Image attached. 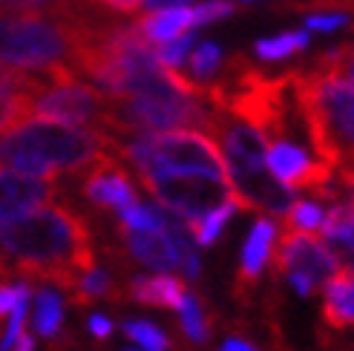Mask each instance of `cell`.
Returning <instances> with one entry per match:
<instances>
[{"mask_svg":"<svg viewBox=\"0 0 354 351\" xmlns=\"http://www.w3.org/2000/svg\"><path fill=\"white\" fill-rule=\"evenodd\" d=\"M190 0H145V9H150V12H158V9H173V6H187Z\"/></svg>","mask_w":354,"mask_h":351,"instance_id":"cell-32","label":"cell"},{"mask_svg":"<svg viewBox=\"0 0 354 351\" xmlns=\"http://www.w3.org/2000/svg\"><path fill=\"white\" fill-rule=\"evenodd\" d=\"M118 155L130 159L138 176H167V173H196L227 182L225 162L216 144L196 130H167L145 133L118 142Z\"/></svg>","mask_w":354,"mask_h":351,"instance_id":"cell-5","label":"cell"},{"mask_svg":"<svg viewBox=\"0 0 354 351\" xmlns=\"http://www.w3.org/2000/svg\"><path fill=\"white\" fill-rule=\"evenodd\" d=\"M193 32H185L182 38H176V41H167V44H162L156 49V58L162 61L167 69H179L185 61H187V55H190V46H193Z\"/></svg>","mask_w":354,"mask_h":351,"instance_id":"cell-25","label":"cell"},{"mask_svg":"<svg viewBox=\"0 0 354 351\" xmlns=\"http://www.w3.org/2000/svg\"><path fill=\"white\" fill-rule=\"evenodd\" d=\"M286 214H288L286 219H288V225L294 227V231L311 234V231H317V227H320L326 210L317 205V202H291V207L286 210Z\"/></svg>","mask_w":354,"mask_h":351,"instance_id":"cell-22","label":"cell"},{"mask_svg":"<svg viewBox=\"0 0 354 351\" xmlns=\"http://www.w3.org/2000/svg\"><path fill=\"white\" fill-rule=\"evenodd\" d=\"M29 283H21V285H6V283H0V317L3 314H12L15 305H21L29 300Z\"/></svg>","mask_w":354,"mask_h":351,"instance_id":"cell-29","label":"cell"},{"mask_svg":"<svg viewBox=\"0 0 354 351\" xmlns=\"http://www.w3.org/2000/svg\"><path fill=\"white\" fill-rule=\"evenodd\" d=\"M121 236L127 239L130 254L138 262H145V265L162 271V274L179 268V265H176L170 242H167V236L162 231H127V227H121Z\"/></svg>","mask_w":354,"mask_h":351,"instance_id":"cell-12","label":"cell"},{"mask_svg":"<svg viewBox=\"0 0 354 351\" xmlns=\"http://www.w3.org/2000/svg\"><path fill=\"white\" fill-rule=\"evenodd\" d=\"M138 179L158 205H165L167 214L179 216L182 222L202 219L210 210L234 202L231 184L210 179V176L167 173V176H138Z\"/></svg>","mask_w":354,"mask_h":351,"instance_id":"cell-7","label":"cell"},{"mask_svg":"<svg viewBox=\"0 0 354 351\" xmlns=\"http://www.w3.org/2000/svg\"><path fill=\"white\" fill-rule=\"evenodd\" d=\"M118 216H121V227H127V231H162L165 225V210L138 202L118 210Z\"/></svg>","mask_w":354,"mask_h":351,"instance_id":"cell-20","label":"cell"},{"mask_svg":"<svg viewBox=\"0 0 354 351\" xmlns=\"http://www.w3.org/2000/svg\"><path fill=\"white\" fill-rule=\"evenodd\" d=\"M268 259L274 262V274L291 279L299 294H314L317 285H326L343 268L320 236L303 231L282 234L279 242H274Z\"/></svg>","mask_w":354,"mask_h":351,"instance_id":"cell-8","label":"cell"},{"mask_svg":"<svg viewBox=\"0 0 354 351\" xmlns=\"http://www.w3.org/2000/svg\"><path fill=\"white\" fill-rule=\"evenodd\" d=\"M291 84L317 162L346 170L351 164V44L291 73Z\"/></svg>","mask_w":354,"mask_h":351,"instance_id":"cell-2","label":"cell"},{"mask_svg":"<svg viewBox=\"0 0 354 351\" xmlns=\"http://www.w3.org/2000/svg\"><path fill=\"white\" fill-rule=\"evenodd\" d=\"M64 323V308H61V296L55 291H38V311H35V328L44 337H55Z\"/></svg>","mask_w":354,"mask_h":351,"instance_id":"cell-19","label":"cell"},{"mask_svg":"<svg viewBox=\"0 0 354 351\" xmlns=\"http://www.w3.org/2000/svg\"><path fill=\"white\" fill-rule=\"evenodd\" d=\"M308 46V32L303 29H294V32H282L277 38H265V41H257L254 52L259 61H286L297 52H303Z\"/></svg>","mask_w":354,"mask_h":351,"instance_id":"cell-17","label":"cell"},{"mask_svg":"<svg viewBox=\"0 0 354 351\" xmlns=\"http://www.w3.org/2000/svg\"><path fill=\"white\" fill-rule=\"evenodd\" d=\"M346 23H348L346 12H314L306 17V26L311 32H334V29H343Z\"/></svg>","mask_w":354,"mask_h":351,"instance_id":"cell-28","label":"cell"},{"mask_svg":"<svg viewBox=\"0 0 354 351\" xmlns=\"http://www.w3.org/2000/svg\"><path fill=\"white\" fill-rule=\"evenodd\" d=\"M179 311H182V325H185V331H187V337H190V340H196V343L207 340V323H205V314H202L199 303L193 300L190 294H185V300H182Z\"/></svg>","mask_w":354,"mask_h":351,"instance_id":"cell-23","label":"cell"},{"mask_svg":"<svg viewBox=\"0 0 354 351\" xmlns=\"http://www.w3.org/2000/svg\"><path fill=\"white\" fill-rule=\"evenodd\" d=\"M55 184L49 179H35V176L0 167V225L12 222L29 210L49 205L55 199Z\"/></svg>","mask_w":354,"mask_h":351,"instance_id":"cell-10","label":"cell"},{"mask_svg":"<svg viewBox=\"0 0 354 351\" xmlns=\"http://www.w3.org/2000/svg\"><path fill=\"white\" fill-rule=\"evenodd\" d=\"M130 296L136 303H145V305H162V308L179 311V305L185 300V283L179 276H170V274L141 276L130 285Z\"/></svg>","mask_w":354,"mask_h":351,"instance_id":"cell-15","label":"cell"},{"mask_svg":"<svg viewBox=\"0 0 354 351\" xmlns=\"http://www.w3.org/2000/svg\"><path fill=\"white\" fill-rule=\"evenodd\" d=\"M29 101L26 95H3L0 98V133L12 130L15 124H21L24 118H29Z\"/></svg>","mask_w":354,"mask_h":351,"instance_id":"cell-26","label":"cell"},{"mask_svg":"<svg viewBox=\"0 0 354 351\" xmlns=\"http://www.w3.org/2000/svg\"><path fill=\"white\" fill-rule=\"evenodd\" d=\"M127 337H133L145 351H167L165 331H158L153 323H124Z\"/></svg>","mask_w":354,"mask_h":351,"instance_id":"cell-24","label":"cell"},{"mask_svg":"<svg viewBox=\"0 0 354 351\" xmlns=\"http://www.w3.org/2000/svg\"><path fill=\"white\" fill-rule=\"evenodd\" d=\"M219 69H222V49L216 44H210V41L199 44L196 52L190 55V75L196 78V84L199 81H210Z\"/></svg>","mask_w":354,"mask_h":351,"instance_id":"cell-21","label":"cell"},{"mask_svg":"<svg viewBox=\"0 0 354 351\" xmlns=\"http://www.w3.org/2000/svg\"><path fill=\"white\" fill-rule=\"evenodd\" d=\"M81 193L93 205L98 207H113V210H124L138 202L136 190L130 184V176L121 164V155L110 153L104 155L101 162H95L93 167H86Z\"/></svg>","mask_w":354,"mask_h":351,"instance_id":"cell-9","label":"cell"},{"mask_svg":"<svg viewBox=\"0 0 354 351\" xmlns=\"http://www.w3.org/2000/svg\"><path fill=\"white\" fill-rule=\"evenodd\" d=\"M234 210H236V202H227V205H222V207H216V210H210V214H205L202 219L185 222V227H190L193 242H199V245H214V242L222 236L227 219L234 216Z\"/></svg>","mask_w":354,"mask_h":351,"instance_id":"cell-18","label":"cell"},{"mask_svg":"<svg viewBox=\"0 0 354 351\" xmlns=\"http://www.w3.org/2000/svg\"><path fill=\"white\" fill-rule=\"evenodd\" d=\"M0 245L26 276L58 285L66 294L95 268L86 222L66 205H41L0 225Z\"/></svg>","mask_w":354,"mask_h":351,"instance_id":"cell-1","label":"cell"},{"mask_svg":"<svg viewBox=\"0 0 354 351\" xmlns=\"http://www.w3.org/2000/svg\"><path fill=\"white\" fill-rule=\"evenodd\" d=\"M351 294H354L351 268H340V271L326 283V303H323V320H326L334 331L348 328L351 320H354Z\"/></svg>","mask_w":354,"mask_h":351,"instance_id":"cell-14","label":"cell"},{"mask_svg":"<svg viewBox=\"0 0 354 351\" xmlns=\"http://www.w3.org/2000/svg\"><path fill=\"white\" fill-rule=\"evenodd\" d=\"M236 12L234 0H207V3L190 9V17H193V26H205V23H216V21H225Z\"/></svg>","mask_w":354,"mask_h":351,"instance_id":"cell-27","label":"cell"},{"mask_svg":"<svg viewBox=\"0 0 354 351\" xmlns=\"http://www.w3.org/2000/svg\"><path fill=\"white\" fill-rule=\"evenodd\" d=\"M90 331H93V334H95L98 340H104V337H110V331H113V323H110L107 317H98V314H95V317L90 320Z\"/></svg>","mask_w":354,"mask_h":351,"instance_id":"cell-31","label":"cell"},{"mask_svg":"<svg viewBox=\"0 0 354 351\" xmlns=\"http://www.w3.org/2000/svg\"><path fill=\"white\" fill-rule=\"evenodd\" d=\"M104 21L110 17L98 6L81 12H0V66L41 75L75 73L84 44Z\"/></svg>","mask_w":354,"mask_h":351,"instance_id":"cell-3","label":"cell"},{"mask_svg":"<svg viewBox=\"0 0 354 351\" xmlns=\"http://www.w3.org/2000/svg\"><path fill=\"white\" fill-rule=\"evenodd\" d=\"M95 6H104V9H110V12H121V15H133L141 9V3L145 0H93Z\"/></svg>","mask_w":354,"mask_h":351,"instance_id":"cell-30","label":"cell"},{"mask_svg":"<svg viewBox=\"0 0 354 351\" xmlns=\"http://www.w3.org/2000/svg\"><path fill=\"white\" fill-rule=\"evenodd\" d=\"M29 115L107 133L110 95H104L98 86L81 81V75L75 73L41 75L38 90L29 101Z\"/></svg>","mask_w":354,"mask_h":351,"instance_id":"cell-6","label":"cell"},{"mask_svg":"<svg viewBox=\"0 0 354 351\" xmlns=\"http://www.w3.org/2000/svg\"><path fill=\"white\" fill-rule=\"evenodd\" d=\"M0 3H3V0H0Z\"/></svg>","mask_w":354,"mask_h":351,"instance_id":"cell-35","label":"cell"},{"mask_svg":"<svg viewBox=\"0 0 354 351\" xmlns=\"http://www.w3.org/2000/svg\"><path fill=\"white\" fill-rule=\"evenodd\" d=\"M277 239V225L271 219H257V225L251 227V236H248L245 248H242V265H239V285L254 283L259 276V271L265 268V262L271 256Z\"/></svg>","mask_w":354,"mask_h":351,"instance_id":"cell-13","label":"cell"},{"mask_svg":"<svg viewBox=\"0 0 354 351\" xmlns=\"http://www.w3.org/2000/svg\"><path fill=\"white\" fill-rule=\"evenodd\" d=\"M32 348H35V340H32V337L26 334V331H24V334L15 340V345H12L9 351H32Z\"/></svg>","mask_w":354,"mask_h":351,"instance_id":"cell-33","label":"cell"},{"mask_svg":"<svg viewBox=\"0 0 354 351\" xmlns=\"http://www.w3.org/2000/svg\"><path fill=\"white\" fill-rule=\"evenodd\" d=\"M110 153H118V142L107 133L49 118H24L21 124L0 133V167L35 179H49L66 170H86Z\"/></svg>","mask_w":354,"mask_h":351,"instance_id":"cell-4","label":"cell"},{"mask_svg":"<svg viewBox=\"0 0 354 351\" xmlns=\"http://www.w3.org/2000/svg\"><path fill=\"white\" fill-rule=\"evenodd\" d=\"M320 239L331 256L346 268L351 256V202H337L320 222Z\"/></svg>","mask_w":354,"mask_h":351,"instance_id":"cell-16","label":"cell"},{"mask_svg":"<svg viewBox=\"0 0 354 351\" xmlns=\"http://www.w3.org/2000/svg\"><path fill=\"white\" fill-rule=\"evenodd\" d=\"M222 351H257V348H251V345L242 343V340H231V343L222 345Z\"/></svg>","mask_w":354,"mask_h":351,"instance_id":"cell-34","label":"cell"},{"mask_svg":"<svg viewBox=\"0 0 354 351\" xmlns=\"http://www.w3.org/2000/svg\"><path fill=\"white\" fill-rule=\"evenodd\" d=\"M136 29L141 32L150 46L153 44H167V41H176L182 38L185 32L193 29V17H190V9L187 6H173V9H158V12H150L145 17L136 21Z\"/></svg>","mask_w":354,"mask_h":351,"instance_id":"cell-11","label":"cell"}]
</instances>
